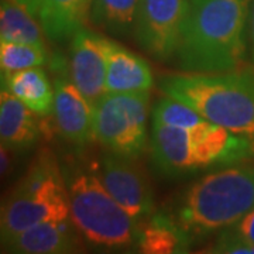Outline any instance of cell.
<instances>
[{
  "instance_id": "52a82bcc",
  "label": "cell",
  "mask_w": 254,
  "mask_h": 254,
  "mask_svg": "<svg viewBox=\"0 0 254 254\" xmlns=\"http://www.w3.org/2000/svg\"><path fill=\"white\" fill-rule=\"evenodd\" d=\"M148 92L105 93L95 105L96 140L116 154L138 158L147 148Z\"/></svg>"
},
{
  "instance_id": "e0dca14e",
  "label": "cell",
  "mask_w": 254,
  "mask_h": 254,
  "mask_svg": "<svg viewBox=\"0 0 254 254\" xmlns=\"http://www.w3.org/2000/svg\"><path fill=\"white\" fill-rule=\"evenodd\" d=\"M192 243V239L170 213L154 212L138 225L136 249L140 253H187L190 252Z\"/></svg>"
},
{
  "instance_id": "7c38bea8",
  "label": "cell",
  "mask_w": 254,
  "mask_h": 254,
  "mask_svg": "<svg viewBox=\"0 0 254 254\" xmlns=\"http://www.w3.org/2000/svg\"><path fill=\"white\" fill-rule=\"evenodd\" d=\"M81 232L72 219L50 220L1 240V252L13 254H71L83 252Z\"/></svg>"
},
{
  "instance_id": "7402d4cb",
  "label": "cell",
  "mask_w": 254,
  "mask_h": 254,
  "mask_svg": "<svg viewBox=\"0 0 254 254\" xmlns=\"http://www.w3.org/2000/svg\"><path fill=\"white\" fill-rule=\"evenodd\" d=\"M153 122H158L167 126L192 128L205 123L206 119L202 118L198 112H195L188 105L167 96L157 100L154 105Z\"/></svg>"
},
{
  "instance_id": "4fadbf2b",
  "label": "cell",
  "mask_w": 254,
  "mask_h": 254,
  "mask_svg": "<svg viewBox=\"0 0 254 254\" xmlns=\"http://www.w3.org/2000/svg\"><path fill=\"white\" fill-rule=\"evenodd\" d=\"M106 93L148 92L154 85L150 65L119 43L106 38Z\"/></svg>"
},
{
  "instance_id": "9c48e42d",
  "label": "cell",
  "mask_w": 254,
  "mask_h": 254,
  "mask_svg": "<svg viewBox=\"0 0 254 254\" xmlns=\"http://www.w3.org/2000/svg\"><path fill=\"white\" fill-rule=\"evenodd\" d=\"M98 173L110 195L138 225L154 213L153 190L137 158L108 150L100 157Z\"/></svg>"
},
{
  "instance_id": "7a4b0ae2",
  "label": "cell",
  "mask_w": 254,
  "mask_h": 254,
  "mask_svg": "<svg viewBox=\"0 0 254 254\" xmlns=\"http://www.w3.org/2000/svg\"><path fill=\"white\" fill-rule=\"evenodd\" d=\"M254 208V167L233 164L182 190L170 213L195 243L236 225Z\"/></svg>"
},
{
  "instance_id": "3957f363",
  "label": "cell",
  "mask_w": 254,
  "mask_h": 254,
  "mask_svg": "<svg viewBox=\"0 0 254 254\" xmlns=\"http://www.w3.org/2000/svg\"><path fill=\"white\" fill-rule=\"evenodd\" d=\"M158 86L210 123L254 140L253 69L170 73L160 78Z\"/></svg>"
},
{
  "instance_id": "30bf717a",
  "label": "cell",
  "mask_w": 254,
  "mask_h": 254,
  "mask_svg": "<svg viewBox=\"0 0 254 254\" xmlns=\"http://www.w3.org/2000/svg\"><path fill=\"white\" fill-rule=\"evenodd\" d=\"M64 72L54 82L55 127L64 140L76 145H85L96 140L95 130V106Z\"/></svg>"
},
{
  "instance_id": "8992f818",
  "label": "cell",
  "mask_w": 254,
  "mask_h": 254,
  "mask_svg": "<svg viewBox=\"0 0 254 254\" xmlns=\"http://www.w3.org/2000/svg\"><path fill=\"white\" fill-rule=\"evenodd\" d=\"M69 215L63 165L53 151L43 148L3 199L0 236L3 240L34 225L68 219Z\"/></svg>"
},
{
  "instance_id": "d4e9b609",
  "label": "cell",
  "mask_w": 254,
  "mask_h": 254,
  "mask_svg": "<svg viewBox=\"0 0 254 254\" xmlns=\"http://www.w3.org/2000/svg\"><path fill=\"white\" fill-rule=\"evenodd\" d=\"M20 4H23L26 9H28L34 16L38 17V10H40V3L41 0H16Z\"/></svg>"
},
{
  "instance_id": "cb8c5ba5",
  "label": "cell",
  "mask_w": 254,
  "mask_h": 254,
  "mask_svg": "<svg viewBox=\"0 0 254 254\" xmlns=\"http://www.w3.org/2000/svg\"><path fill=\"white\" fill-rule=\"evenodd\" d=\"M13 150H10L9 147H6V145L1 144V177H6V175H9V173L11 171V153Z\"/></svg>"
},
{
  "instance_id": "9a60e30c",
  "label": "cell",
  "mask_w": 254,
  "mask_h": 254,
  "mask_svg": "<svg viewBox=\"0 0 254 254\" xmlns=\"http://www.w3.org/2000/svg\"><path fill=\"white\" fill-rule=\"evenodd\" d=\"M93 0H41L38 20L50 41L61 43L91 21Z\"/></svg>"
},
{
  "instance_id": "d6986e66",
  "label": "cell",
  "mask_w": 254,
  "mask_h": 254,
  "mask_svg": "<svg viewBox=\"0 0 254 254\" xmlns=\"http://www.w3.org/2000/svg\"><path fill=\"white\" fill-rule=\"evenodd\" d=\"M140 0H93L91 23L113 37L134 36Z\"/></svg>"
},
{
  "instance_id": "44dd1931",
  "label": "cell",
  "mask_w": 254,
  "mask_h": 254,
  "mask_svg": "<svg viewBox=\"0 0 254 254\" xmlns=\"http://www.w3.org/2000/svg\"><path fill=\"white\" fill-rule=\"evenodd\" d=\"M208 253L254 254V208L236 225L220 232Z\"/></svg>"
},
{
  "instance_id": "ffe728a7",
  "label": "cell",
  "mask_w": 254,
  "mask_h": 254,
  "mask_svg": "<svg viewBox=\"0 0 254 254\" xmlns=\"http://www.w3.org/2000/svg\"><path fill=\"white\" fill-rule=\"evenodd\" d=\"M51 54L46 47H38L34 44L24 43H0V65L1 71H20L34 66H43L51 64Z\"/></svg>"
},
{
  "instance_id": "2e32d148",
  "label": "cell",
  "mask_w": 254,
  "mask_h": 254,
  "mask_svg": "<svg viewBox=\"0 0 254 254\" xmlns=\"http://www.w3.org/2000/svg\"><path fill=\"white\" fill-rule=\"evenodd\" d=\"M1 89L21 100L40 118H47L53 113L55 89L46 71L40 66L13 72L1 71Z\"/></svg>"
},
{
  "instance_id": "6da1fadb",
  "label": "cell",
  "mask_w": 254,
  "mask_h": 254,
  "mask_svg": "<svg viewBox=\"0 0 254 254\" xmlns=\"http://www.w3.org/2000/svg\"><path fill=\"white\" fill-rule=\"evenodd\" d=\"M250 0H188L178 65L185 72L240 68L249 48Z\"/></svg>"
},
{
  "instance_id": "5bb4252c",
  "label": "cell",
  "mask_w": 254,
  "mask_h": 254,
  "mask_svg": "<svg viewBox=\"0 0 254 254\" xmlns=\"http://www.w3.org/2000/svg\"><path fill=\"white\" fill-rule=\"evenodd\" d=\"M38 115L6 89L0 93V138L13 151L27 150L41 136Z\"/></svg>"
},
{
  "instance_id": "277c9868",
  "label": "cell",
  "mask_w": 254,
  "mask_h": 254,
  "mask_svg": "<svg viewBox=\"0 0 254 254\" xmlns=\"http://www.w3.org/2000/svg\"><path fill=\"white\" fill-rule=\"evenodd\" d=\"M150 148L155 170L170 178L240 164L254 157V140L208 120L192 128L153 122Z\"/></svg>"
},
{
  "instance_id": "ac0fdd59",
  "label": "cell",
  "mask_w": 254,
  "mask_h": 254,
  "mask_svg": "<svg viewBox=\"0 0 254 254\" xmlns=\"http://www.w3.org/2000/svg\"><path fill=\"white\" fill-rule=\"evenodd\" d=\"M16 0H1L0 7V37L1 41L24 43L38 47H47L46 33L41 23Z\"/></svg>"
},
{
  "instance_id": "ba28073f",
  "label": "cell",
  "mask_w": 254,
  "mask_h": 254,
  "mask_svg": "<svg viewBox=\"0 0 254 254\" xmlns=\"http://www.w3.org/2000/svg\"><path fill=\"white\" fill-rule=\"evenodd\" d=\"M188 0H140L134 38L157 61H168L180 46Z\"/></svg>"
},
{
  "instance_id": "8fae6325",
  "label": "cell",
  "mask_w": 254,
  "mask_h": 254,
  "mask_svg": "<svg viewBox=\"0 0 254 254\" xmlns=\"http://www.w3.org/2000/svg\"><path fill=\"white\" fill-rule=\"evenodd\" d=\"M106 37L82 28L72 37L69 50V76L82 95L95 106L105 93Z\"/></svg>"
},
{
  "instance_id": "603a6c76",
  "label": "cell",
  "mask_w": 254,
  "mask_h": 254,
  "mask_svg": "<svg viewBox=\"0 0 254 254\" xmlns=\"http://www.w3.org/2000/svg\"><path fill=\"white\" fill-rule=\"evenodd\" d=\"M249 50L254 63V0H250V14H249Z\"/></svg>"
},
{
  "instance_id": "5b68a950",
  "label": "cell",
  "mask_w": 254,
  "mask_h": 254,
  "mask_svg": "<svg viewBox=\"0 0 254 254\" xmlns=\"http://www.w3.org/2000/svg\"><path fill=\"white\" fill-rule=\"evenodd\" d=\"M63 165L75 226L99 250L136 249L138 223L119 205L100 180L98 167L73 154Z\"/></svg>"
}]
</instances>
